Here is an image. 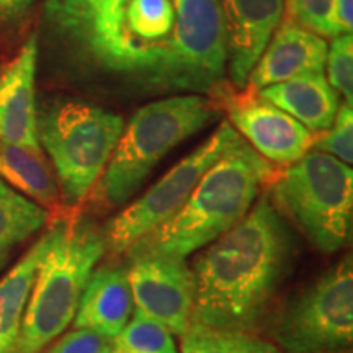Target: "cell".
<instances>
[{"label": "cell", "mask_w": 353, "mask_h": 353, "mask_svg": "<svg viewBox=\"0 0 353 353\" xmlns=\"http://www.w3.org/2000/svg\"><path fill=\"white\" fill-rule=\"evenodd\" d=\"M44 15L95 69L144 88L206 95L228 77L219 0H46Z\"/></svg>", "instance_id": "obj_1"}, {"label": "cell", "mask_w": 353, "mask_h": 353, "mask_svg": "<svg viewBox=\"0 0 353 353\" xmlns=\"http://www.w3.org/2000/svg\"><path fill=\"white\" fill-rule=\"evenodd\" d=\"M294 239L267 193L236 226L206 245L192 265V322L255 332L293 267Z\"/></svg>", "instance_id": "obj_2"}, {"label": "cell", "mask_w": 353, "mask_h": 353, "mask_svg": "<svg viewBox=\"0 0 353 353\" xmlns=\"http://www.w3.org/2000/svg\"><path fill=\"white\" fill-rule=\"evenodd\" d=\"M275 175L273 165L244 139L211 165L182 208L134 242L125 257L170 255L187 259L236 226Z\"/></svg>", "instance_id": "obj_3"}, {"label": "cell", "mask_w": 353, "mask_h": 353, "mask_svg": "<svg viewBox=\"0 0 353 353\" xmlns=\"http://www.w3.org/2000/svg\"><path fill=\"white\" fill-rule=\"evenodd\" d=\"M218 118V101L208 95L175 94L143 105L125 123L92 192L94 201L105 208L125 205L167 154Z\"/></svg>", "instance_id": "obj_4"}, {"label": "cell", "mask_w": 353, "mask_h": 353, "mask_svg": "<svg viewBox=\"0 0 353 353\" xmlns=\"http://www.w3.org/2000/svg\"><path fill=\"white\" fill-rule=\"evenodd\" d=\"M21 324L17 353H41L69 327L82 293L107 252L103 229L82 218L56 219Z\"/></svg>", "instance_id": "obj_5"}, {"label": "cell", "mask_w": 353, "mask_h": 353, "mask_svg": "<svg viewBox=\"0 0 353 353\" xmlns=\"http://www.w3.org/2000/svg\"><path fill=\"white\" fill-rule=\"evenodd\" d=\"M267 195L280 214L293 221L322 254L337 252L348 242L353 172L339 159L311 149L273 175Z\"/></svg>", "instance_id": "obj_6"}, {"label": "cell", "mask_w": 353, "mask_h": 353, "mask_svg": "<svg viewBox=\"0 0 353 353\" xmlns=\"http://www.w3.org/2000/svg\"><path fill=\"white\" fill-rule=\"evenodd\" d=\"M125 128L107 108L77 100H59L38 113V141L50 156L68 206L94 192Z\"/></svg>", "instance_id": "obj_7"}, {"label": "cell", "mask_w": 353, "mask_h": 353, "mask_svg": "<svg viewBox=\"0 0 353 353\" xmlns=\"http://www.w3.org/2000/svg\"><path fill=\"white\" fill-rule=\"evenodd\" d=\"M286 353H334L353 341V265L348 254L286 304L273 330Z\"/></svg>", "instance_id": "obj_8"}, {"label": "cell", "mask_w": 353, "mask_h": 353, "mask_svg": "<svg viewBox=\"0 0 353 353\" xmlns=\"http://www.w3.org/2000/svg\"><path fill=\"white\" fill-rule=\"evenodd\" d=\"M239 141H242L241 134L234 130L231 123H221L205 143L172 167L144 195L136 198L131 205L108 221L103 228L108 252L125 255L134 242L169 221L182 208L210 167L231 151Z\"/></svg>", "instance_id": "obj_9"}, {"label": "cell", "mask_w": 353, "mask_h": 353, "mask_svg": "<svg viewBox=\"0 0 353 353\" xmlns=\"http://www.w3.org/2000/svg\"><path fill=\"white\" fill-rule=\"evenodd\" d=\"M132 306L182 335L192 324L195 278L187 260L170 255L126 257Z\"/></svg>", "instance_id": "obj_10"}, {"label": "cell", "mask_w": 353, "mask_h": 353, "mask_svg": "<svg viewBox=\"0 0 353 353\" xmlns=\"http://www.w3.org/2000/svg\"><path fill=\"white\" fill-rule=\"evenodd\" d=\"M231 126L265 161L290 165L311 151L319 132H312L283 110L247 90L228 101Z\"/></svg>", "instance_id": "obj_11"}, {"label": "cell", "mask_w": 353, "mask_h": 353, "mask_svg": "<svg viewBox=\"0 0 353 353\" xmlns=\"http://www.w3.org/2000/svg\"><path fill=\"white\" fill-rule=\"evenodd\" d=\"M226 34V76L244 88L285 17L283 0H219Z\"/></svg>", "instance_id": "obj_12"}, {"label": "cell", "mask_w": 353, "mask_h": 353, "mask_svg": "<svg viewBox=\"0 0 353 353\" xmlns=\"http://www.w3.org/2000/svg\"><path fill=\"white\" fill-rule=\"evenodd\" d=\"M38 39L26 41L0 76V143L41 149L37 110Z\"/></svg>", "instance_id": "obj_13"}, {"label": "cell", "mask_w": 353, "mask_h": 353, "mask_svg": "<svg viewBox=\"0 0 353 353\" xmlns=\"http://www.w3.org/2000/svg\"><path fill=\"white\" fill-rule=\"evenodd\" d=\"M327 46L325 38L283 17L247 79V90L259 92L303 74L324 72Z\"/></svg>", "instance_id": "obj_14"}, {"label": "cell", "mask_w": 353, "mask_h": 353, "mask_svg": "<svg viewBox=\"0 0 353 353\" xmlns=\"http://www.w3.org/2000/svg\"><path fill=\"white\" fill-rule=\"evenodd\" d=\"M132 309L126 265H103L88 278L74 316V327L90 329L114 339L125 329Z\"/></svg>", "instance_id": "obj_15"}, {"label": "cell", "mask_w": 353, "mask_h": 353, "mask_svg": "<svg viewBox=\"0 0 353 353\" xmlns=\"http://www.w3.org/2000/svg\"><path fill=\"white\" fill-rule=\"evenodd\" d=\"M268 100L312 132L327 131L341 107V97L324 72H309L259 90Z\"/></svg>", "instance_id": "obj_16"}, {"label": "cell", "mask_w": 353, "mask_h": 353, "mask_svg": "<svg viewBox=\"0 0 353 353\" xmlns=\"http://www.w3.org/2000/svg\"><path fill=\"white\" fill-rule=\"evenodd\" d=\"M54 232L52 223L23 257L0 278V353H17L30 293Z\"/></svg>", "instance_id": "obj_17"}, {"label": "cell", "mask_w": 353, "mask_h": 353, "mask_svg": "<svg viewBox=\"0 0 353 353\" xmlns=\"http://www.w3.org/2000/svg\"><path fill=\"white\" fill-rule=\"evenodd\" d=\"M0 179L46 211L61 200L57 180L41 149L0 143Z\"/></svg>", "instance_id": "obj_18"}, {"label": "cell", "mask_w": 353, "mask_h": 353, "mask_svg": "<svg viewBox=\"0 0 353 353\" xmlns=\"http://www.w3.org/2000/svg\"><path fill=\"white\" fill-rule=\"evenodd\" d=\"M50 213L0 179V272L19 247L46 226Z\"/></svg>", "instance_id": "obj_19"}, {"label": "cell", "mask_w": 353, "mask_h": 353, "mask_svg": "<svg viewBox=\"0 0 353 353\" xmlns=\"http://www.w3.org/2000/svg\"><path fill=\"white\" fill-rule=\"evenodd\" d=\"M180 337V353H281L275 343L255 332L223 330L201 324L188 325Z\"/></svg>", "instance_id": "obj_20"}, {"label": "cell", "mask_w": 353, "mask_h": 353, "mask_svg": "<svg viewBox=\"0 0 353 353\" xmlns=\"http://www.w3.org/2000/svg\"><path fill=\"white\" fill-rule=\"evenodd\" d=\"M112 353H179L174 334L165 325L132 309V314L117 337Z\"/></svg>", "instance_id": "obj_21"}, {"label": "cell", "mask_w": 353, "mask_h": 353, "mask_svg": "<svg viewBox=\"0 0 353 353\" xmlns=\"http://www.w3.org/2000/svg\"><path fill=\"white\" fill-rule=\"evenodd\" d=\"M285 19L319 34L322 38H335L334 3L335 0H283Z\"/></svg>", "instance_id": "obj_22"}, {"label": "cell", "mask_w": 353, "mask_h": 353, "mask_svg": "<svg viewBox=\"0 0 353 353\" xmlns=\"http://www.w3.org/2000/svg\"><path fill=\"white\" fill-rule=\"evenodd\" d=\"M327 82L343 97L345 103L353 101V38L352 33L339 34L327 46Z\"/></svg>", "instance_id": "obj_23"}, {"label": "cell", "mask_w": 353, "mask_h": 353, "mask_svg": "<svg viewBox=\"0 0 353 353\" xmlns=\"http://www.w3.org/2000/svg\"><path fill=\"white\" fill-rule=\"evenodd\" d=\"M314 151H321L334 156L343 164L352 165L353 161V113L352 105L343 101L335 114L332 126L327 131L319 132L316 143L312 145Z\"/></svg>", "instance_id": "obj_24"}, {"label": "cell", "mask_w": 353, "mask_h": 353, "mask_svg": "<svg viewBox=\"0 0 353 353\" xmlns=\"http://www.w3.org/2000/svg\"><path fill=\"white\" fill-rule=\"evenodd\" d=\"M113 339L90 329H74L44 353H112Z\"/></svg>", "instance_id": "obj_25"}, {"label": "cell", "mask_w": 353, "mask_h": 353, "mask_svg": "<svg viewBox=\"0 0 353 353\" xmlns=\"http://www.w3.org/2000/svg\"><path fill=\"white\" fill-rule=\"evenodd\" d=\"M334 25L339 34L352 33L353 28V0H335Z\"/></svg>", "instance_id": "obj_26"}, {"label": "cell", "mask_w": 353, "mask_h": 353, "mask_svg": "<svg viewBox=\"0 0 353 353\" xmlns=\"http://www.w3.org/2000/svg\"><path fill=\"white\" fill-rule=\"evenodd\" d=\"M34 0H0V20H17L28 12Z\"/></svg>", "instance_id": "obj_27"}]
</instances>
